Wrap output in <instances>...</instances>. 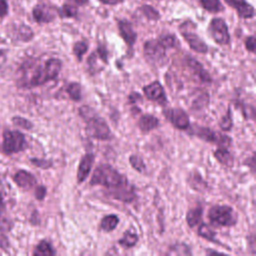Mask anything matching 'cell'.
<instances>
[{
  "mask_svg": "<svg viewBox=\"0 0 256 256\" xmlns=\"http://www.w3.org/2000/svg\"><path fill=\"white\" fill-rule=\"evenodd\" d=\"M203 208L201 205H197L194 208H191L186 214V222L190 228H193L199 225L202 222Z\"/></svg>",
  "mask_w": 256,
  "mask_h": 256,
  "instance_id": "obj_19",
  "label": "cell"
},
{
  "mask_svg": "<svg viewBox=\"0 0 256 256\" xmlns=\"http://www.w3.org/2000/svg\"><path fill=\"white\" fill-rule=\"evenodd\" d=\"M12 120H13V122H14L15 125H17V126H19V127H21V128H24V129H31V128L33 127V124H32L29 120H27V119H25V118H22V117H14Z\"/></svg>",
  "mask_w": 256,
  "mask_h": 256,
  "instance_id": "obj_36",
  "label": "cell"
},
{
  "mask_svg": "<svg viewBox=\"0 0 256 256\" xmlns=\"http://www.w3.org/2000/svg\"><path fill=\"white\" fill-rule=\"evenodd\" d=\"M209 103V94L205 91L200 92L197 97L192 101L191 108L193 109H202Z\"/></svg>",
  "mask_w": 256,
  "mask_h": 256,
  "instance_id": "obj_28",
  "label": "cell"
},
{
  "mask_svg": "<svg viewBox=\"0 0 256 256\" xmlns=\"http://www.w3.org/2000/svg\"><path fill=\"white\" fill-rule=\"evenodd\" d=\"M139 9L142 12V14L145 17H147L149 20L157 21L160 18V14L158 13V11L155 8H153L152 6H150V5H143Z\"/></svg>",
  "mask_w": 256,
  "mask_h": 256,
  "instance_id": "obj_30",
  "label": "cell"
},
{
  "mask_svg": "<svg viewBox=\"0 0 256 256\" xmlns=\"http://www.w3.org/2000/svg\"><path fill=\"white\" fill-rule=\"evenodd\" d=\"M138 242V235L135 233H131L130 231H125L123 237L119 239L118 243L124 248H130L137 244Z\"/></svg>",
  "mask_w": 256,
  "mask_h": 256,
  "instance_id": "obj_26",
  "label": "cell"
},
{
  "mask_svg": "<svg viewBox=\"0 0 256 256\" xmlns=\"http://www.w3.org/2000/svg\"><path fill=\"white\" fill-rule=\"evenodd\" d=\"M229 6L233 7L240 18L250 19L254 17V7L250 5L246 0H224Z\"/></svg>",
  "mask_w": 256,
  "mask_h": 256,
  "instance_id": "obj_15",
  "label": "cell"
},
{
  "mask_svg": "<svg viewBox=\"0 0 256 256\" xmlns=\"http://www.w3.org/2000/svg\"><path fill=\"white\" fill-rule=\"evenodd\" d=\"M208 31L217 44L227 45L230 43L228 26L222 18H213L209 24Z\"/></svg>",
  "mask_w": 256,
  "mask_h": 256,
  "instance_id": "obj_9",
  "label": "cell"
},
{
  "mask_svg": "<svg viewBox=\"0 0 256 256\" xmlns=\"http://www.w3.org/2000/svg\"><path fill=\"white\" fill-rule=\"evenodd\" d=\"M94 160H95V155L92 153H87L81 158L80 163L78 165V169H77V183L78 184L83 183L87 179V177L89 176V173L92 169V166L94 164Z\"/></svg>",
  "mask_w": 256,
  "mask_h": 256,
  "instance_id": "obj_14",
  "label": "cell"
},
{
  "mask_svg": "<svg viewBox=\"0 0 256 256\" xmlns=\"http://www.w3.org/2000/svg\"><path fill=\"white\" fill-rule=\"evenodd\" d=\"M119 223V217L116 214H109L104 216L100 222V228L104 232L113 231Z\"/></svg>",
  "mask_w": 256,
  "mask_h": 256,
  "instance_id": "obj_21",
  "label": "cell"
},
{
  "mask_svg": "<svg viewBox=\"0 0 256 256\" xmlns=\"http://www.w3.org/2000/svg\"><path fill=\"white\" fill-rule=\"evenodd\" d=\"M67 1H69L70 3H72V4H75V5H80V6H83V5L87 4V2H88L89 0H67Z\"/></svg>",
  "mask_w": 256,
  "mask_h": 256,
  "instance_id": "obj_43",
  "label": "cell"
},
{
  "mask_svg": "<svg viewBox=\"0 0 256 256\" xmlns=\"http://www.w3.org/2000/svg\"><path fill=\"white\" fill-rule=\"evenodd\" d=\"M87 50H88V45L85 41H77L73 45V53L77 57L78 61L82 60V57L87 52Z\"/></svg>",
  "mask_w": 256,
  "mask_h": 256,
  "instance_id": "obj_31",
  "label": "cell"
},
{
  "mask_svg": "<svg viewBox=\"0 0 256 256\" xmlns=\"http://www.w3.org/2000/svg\"><path fill=\"white\" fill-rule=\"evenodd\" d=\"M163 115L175 128L179 130H186L190 127L189 116L181 108L163 109Z\"/></svg>",
  "mask_w": 256,
  "mask_h": 256,
  "instance_id": "obj_10",
  "label": "cell"
},
{
  "mask_svg": "<svg viewBox=\"0 0 256 256\" xmlns=\"http://www.w3.org/2000/svg\"><path fill=\"white\" fill-rule=\"evenodd\" d=\"M55 250L53 249V247L51 246V244L46 241V240H42L35 248L33 254L36 256H52L55 255Z\"/></svg>",
  "mask_w": 256,
  "mask_h": 256,
  "instance_id": "obj_22",
  "label": "cell"
},
{
  "mask_svg": "<svg viewBox=\"0 0 256 256\" xmlns=\"http://www.w3.org/2000/svg\"><path fill=\"white\" fill-rule=\"evenodd\" d=\"M31 163H33L35 166L40 167L42 169H48L52 166V162L49 160H44V159H36L33 158L31 159Z\"/></svg>",
  "mask_w": 256,
  "mask_h": 256,
  "instance_id": "obj_38",
  "label": "cell"
},
{
  "mask_svg": "<svg viewBox=\"0 0 256 256\" xmlns=\"http://www.w3.org/2000/svg\"><path fill=\"white\" fill-rule=\"evenodd\" d=\"M160 40V42L165 46V48H174L177 44H178V40L177 38L172 35V34H166V35H162L158 38Z\"/></svg>",
  "mask_w": 256,
  "mask_h": 256,
  "instance_id": "obj_33",
  "label": "cell"
},
{
  "mask_svg": "<svg viewBox=\"0 0 256 256\" xmlns=\"http://www.w3.org/2000/svg\"><path fill=\"white\" fill-rule=\"evenodd\" d=\"M168 254H173V255H191L192 252L190 250V248L184 244V243H177L172 245L169 248V252Z\"/></svg>",
  "mask_w": 256,
  "mask_h": 256,
  "instance_id": "obj_29",
  "label": "cell"
},
{
  "mask_svg": "<svg viewBox=\"0 0 256 256\" xmlns=\"http://www.w3.org/2000/svg\"><path fill=\"white\" fill-rule=\"evenodd\" d=\"M35 196L38 200H43L46 196V188L44 186H38L35 190Z\"/></svg>",
  "mask_w": 256,
  "mask_h": 256,
  "instance_id": "obj_40",
  "label": "cell"
},
{
  "mask_svg": "<svg viewBox=\"0 0 256 256\" xmlns=\"http://www.w3.org/2000/svg\"><path fill=\"white\" fill-rule=\"evenodd\" d=\"M8 11V5L5 0H0V17L7 14Z\"/></svg>",
  "mask_w": 256,
  "mask_h": 256,
  "instance_id": "obj_41",
  "label": "cell"
},
{
  "mask_svg": "<svg viewBox=\"0 0 256 256\" xmlns=\"http://www.w3.org/2000/svg\"><path fill=\"white\" fill-rule=\"evenodd\" d=\"M62 68V61L58 58H50L48 59L43 66H38L30 80L29 86H41L50 80H54L59 75Z\"/></svg>",
  "mask_w": 256,
  "mask_h": 256,
  "instance_id": "obj_3",
  "label": "cell"
},
{
  "mask_svg": "<svg viewBox=\"0 0 256 256\" xmlns=\"http://www.w3.org/2000/svg\"><path fill=\"white\" fill-rule=\"evenodd\" d=\"M5 60H6V56H5V52L3 51V50H0V66L2 65V64H4V62H5Z\"/></svg>",
  "mask_w": 256,
  "mask_h": 256,
  "instance_id": "obj_44",
  "label": "cell"
},
{
  "mask_svg": "<svg viewBox=\"0 0 256 256\" xmlns=\"http://www.w3.org/2000/svg\"><path fill=\"white\" fill-rule=\"evenodd\" d=\"M14 181L19 187L26 190L33 188L36 184V178L25 170H19L14 176Z\"/></svg>",
  "mask_w": 256,
  "mask_h": 256,
  "instance_id": "obj_16",
  "label": "cell"
},
{
  "mask_svg": "<svg viewBox=\"0 0 256 256\" xmlns=\"http://www.w3.org/2000/svg\"><path fill=\"white\" fill-rule=\"evenodd\" d=\"M187 64L189 66V68L191 69V71L202 81L205 83H210L211 82V77L209 75V73L203 68V66L201 65V63H199L197 60L193 59V58H189L187 61Z\"/></svg>",
  "mask_w": 256,
  "mask_h": 256,
  "instance_id": "obj_18",
  "label": "cell"
},
{
  "mask_svg": "<svg viewBox=\"0 0 256 256\" xmlns=\"http://www.w3.org/2000/svg\"><path fill=\"white\" fill-rule=\"evenodd\" d=\"M201 6L210 13H218L224 10L220 0H200Z\"/></svg>",
  "mask_w": 256,
  "mask_h": 256,
  "instance_id": "obj_25",
  "label": "cell"
},
{
  "mask_svg": "<svg viewBox=\"0 0 256 256\" xmlns=\"http://www.w3.org/2000/svg\"><path fill=\"white\" fill-rule=\"evenodd\" d=\"M220 125V128L223 130V131H229L232 126H233V122H232V117H231V111L230 109H228L227 111V114L224 115L219 123Z\"/></svg>",
  "mask_w": 256,
  "mask_h": 256,
  "instance_id": "obj_34",
  "label": "cell"
},
{
  "mask_svg": "<svg viewBox=\"0 0 256 256\" xmlns=\"http://www.w3.org/2000/svg\"><path fill=\"white\" fill-rule=\"evenodd\" d=\"M118 30L127 46L132 48L137 40V33L134 30L131 22L125 19L118 20Z\"/></svg>",
  "mask_w": 256,
  "mask_h": 256,
  "instance_id": "obj_13",
  "label": "cell"
},
{
  "mask_svg": "<svg viewBox=\"0 0 256 256\" xmlns=\"http://www.w3.org/2000/svg\"><path fill=\"white\" fill-rule=\"evenodd\" d=\"M3 150L7 154L17 153L27 146L24 135L17 130H6L3 134Z\"/></svg>",
  "mask_w": 256,
  "mask_h": 256,
  "instance_id": "obj_8",
  "label": "cell"
},
{
  "mask_svg": "<svg viewBox=\"0 0 256 256\" xmlns=\"http://www.w3.org/2000/svg\"><path fill=\"white\" fill-rule=\"evenodd\" d=\"M65 92L69 98L75 102L81 100V85L77 82H71L65 87Z\"/></svg>",
  "mask_w": 256,
  "mask_h": 256,
  "instance_id": "obj_23",
  "label": "cell"
},
{
  "mask_svg": "<svg viewBox=\"0 0 256 256\" xmlns=\"http://www.w3.org/2000/svg\"><path fill=\"white\" fill-rule=\"evenodd\" d=\"M190 133L206 142L215 143L221 147H228L232 142V139L229 136L216 132L207 127H202V126H194L193 128L191 127Z\"/></svg>",
  "mask_w": 256,
  "mask_h": 256,
  "instance_id": "obj_7",
  "label": "cell"
},
{
  "mask_svg": "<svg viewBox=\"0 0 256 256\" xmlns=\"http://www.w3.org/2000/svg\"><path fill=\"white\" fill-rule=\"evenodd\" d=\"M19 37L21 40L23 41H29L32 37H33V32L32 30L30 29V27L28 26H25V25H22L19 29Z\"/></svg>",
  "mask_w": 256,
  "mask_h": 256,
  "instance_id": "obj_35",
  "label": "cell"
},
{
  "mask_svg": "<svg viewBox=\"0 0 256 256\" xmlns=\"http://www.w3.org/2000/svg\"><path fill=\"white\" fill-rule=\"evenodd\" d=\"M195 29L196 25L192 21H185L179 26V31L189 47L197 53L205 54L208 52V46L195 32Z\"/></svg>",
  "mask_w": 256,
  "mask_h": 256,
  "instance_id": "obj_5",
  "label": "cell"
},
{
  "mask_svg": "<svg viewBox=\"0 0 256 256\" xmlns=\"http://www.w3.org/2000/svg\"><path fill=\"white\" fill-rule=\"evenodd\" d=\"M245 47L246 49L251 52V53H255V37L254 35L248 36L245 40Z\"/></svg>",
  "mask_w": 256,
  "mask_h": 256,
  "instance_id": "obj_39",
  "label": "cell"
},
{
  "mask_svg": "<svg viewBox=\"0 0 256 256\" xmlns=\"http://www.w3.org/2000/svg\"><path fill=\"white\" fill-rule=\"evenodd\" d=\"M79 113L86 121V133L88 136L101 141L112 138V132L106 121L97 116L90 107L83 106L79 108Z\"/></svg>",
  "mask_w": 256,
  "mask_h": 256,
  "instance_id": "obj_2",
  "label": "cell"
},
{
  "mask_svg": "<svg viewBox=\"0 0 256 256\" xmlns=\"http://www.w3.org/2000/svg\"><path fill=\"white\" fill-rule=\"evenodd\" d=\"M143 93L150 101L164 105L167 103V97L162 84L159 81H154L143 87Z\"/></svg>",
  "mask_w": 256,
  "mask_h": 256,
  "instance_id": "obj_11",
  "label": "cell"
},
{
  "mask_svg": "<svg viewBox=\"0 0 256 256\" xmlns=\"http://www.w3.org/2000/svg\"><path fill=\"white\" fill-rule=\"evenodd\" d=\"M144 57L151 65H162L166 61V48L159 39H151L143 45Z\"/></svg>",
  "mask_w": 256,
  "mask_h": 256,
  "instance_id": "obj_6",
  "label": "cell"
},
{
  "mask_svg": "<svg viewBox=\"0 0 256 256\" xmlns=\"http://www.w3.org/2000/svg\"><path fill=\"white\" fill-rule=\"evenodd\" d=\"M57 15V8L48 4H39L33 9V17L38 23L52 22Z\"/></svg>",
  "mask_w": 256,
  "mask_h": 256,
  "instance_id": "obj_12",
  "label": "cell"
},
{
  "mask_svg": "<svg viewBox=\"0 0 256 256\" xmlns=\"http://www.w3.org/2000/svg\"><path fill=\"white\" fill-rule=\"evenodd\" d=\"M57 14L61 18H75L78 14V9L73 4H63L57 9Z\"/></svg>",
  "mask_w": 256,
  "mask_h": 256,
  "instance_id": "obj_24",
  "label": "cell"
},
{
  "mask_svg": "<svg viewBox=\"0 0 256 256\" xmlns=\"http://www.w3.org/2000/svg\"><path fill=\"white\" fill-rule=\"evenodd\" d=\"M210 223L217 227H232L236 225L238 217L231 206L215 205L208 211Z\"/></svg>",
  "mask_w": 256,
  "mask_h": 256,
  "instance_id": "obj_4",
  "label": "cell"
},
{
  "mask_svg": "<svg viewBox=\"0 0 256 256\" xmlns=\"http://www.w3.org/2000/svg\"><path fill=\"white\" fill-rule=\"evenodd\" d=\"M101 3L103 4H107V5H117L119 3H122L124 0H99Z\"/></svg>",
  "mask_w": 256,
  "mask_h": 256,
  "instance_id": "obj_42",
  "label": "cell"
},
{
  "mask_svg": "<svg viewBox=\"0 0 256 256\" xmlns=\"http://www.w3.org/2000/svg\"><path fill=\"white\" fill-rule=\"evenodd\" d=\"M90 185L105 187L112 198L125 203L133 202L137 197L135 187L129 183L123 174L109 164H100L94 170Z\"/></svg>",
  "mask_w": 256,
  "mask_h": 256,
  "instance_id": "obj_1",
  "label": "cell"
},
{
  "mask_svg": "<svg viewBox=\"0 0 256 256\" xmlns=\"http://www.w3.org/2000/svg\"><path fill=\"white\" fill-rule=\"evenodd\" d=\"M198 235L201 236L202 238H205L206 240H209L211 242H214V243H219L216 239V235H215V232L208 226L206 225L205 223H200L199 224V228H198Z\"/></svg>",
  "mask_w": 256,
  "mask_h": 256,
  "instance_id": "obj_27",
  "label": "cell"
},
{
  "mask_svg": "<svg viewBox=\"0 0 256 256\" xmlns=\"http://www.w3.org/2000/svg\"><path fill=\"white\" fill-rule=\"evenodd\" d=\"M214 157L218 160L220 164L224 166H227V167L233 166L234 158L232 154L229 152V150L227 149V147L219 146V148L214 151Z\"/></svg>",
  "mask_w": 256,
  "mask_h": 256,
  "instance_id": "obj_20",
  "label": "cell"
},
{
  "mask_svg": "<svg viewBox=\"0 0 256 256\" xmlns=\"http://www.w3.org/2000/svg\"><path fill=\"white\" fill-rule=\"evenodd\" d=\"M159 120L157 117L151 114H144L138 121V127L142 133H149L159 126Z\"/></svg>",
  "mask_w": 256,
  "mask_h": 256,
  "instance_id": "obj_17",
  "label": "cell"
},
{
  "mask_svg": "<svg viewBox=\"0 0 256 256\" xmlns=\"http://www.w3.org/2000/svg\"><path fill=\"white\" fill-rule=\"evenodd\" d=\"M129 162H130L131 166H132L136 171H138V172H140V173H142V172L145 170V168H146V165H145L143 159H142L140 156L136 155V154H133V155H131V156L129 157Z\"/></svg>",
  "mask_w": 256,
  "mask_h": 256,
  "instance_id": "obj_32",
  "label": "cell"
},
{
  "mask_svg": "<svg viewBox=\"0 0 256 256\" xmlns=\"http://www.w3.org/2000/svg\"><path fill=\"white\" fill-rule=\"evenodd\" d=\"M95 52H96L98 58H100L105 64L108 63V51L104 45H99Z\"/></svg>",
  "mask_w": 256,
  "mask_h": 256,
  "instance_id": "obj_37",
  "label": "cell"
}]
</instances>
